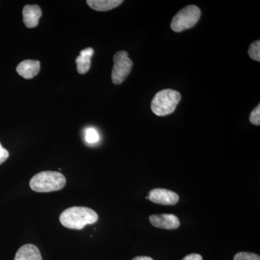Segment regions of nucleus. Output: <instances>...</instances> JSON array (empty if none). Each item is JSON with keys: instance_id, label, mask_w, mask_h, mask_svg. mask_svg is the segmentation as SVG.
I'll use <instances>...</instances> for the list:
<instances>
[{"instance_id": "f257e3e1", "label": "nucleus", "mask_w": 260, "mask_h": 260, "mask_svg": "<svg viewBox=\"0 0 260 260\" xmlns=\"http://www.w3.org/2000/svg\"><path fill=\"white\" fill-rule=\"evenodd\" d=\"M99 219L96 212L86 207H72L59 216L61 225L68 229L81 230L86 225L95 223Z\"/></svg>"}, {"instance_id": "39448f33", "label": "nucleus", "mask_w": 260, "mask_h": 260, "mask_svg": "<svg viewBox=\"0 0 260 260\" xmlns=\"http://www.w3.org/2000/svg\"><path fill=\"white\" fill-rule=\"evenodd\" d=\"M133 61L129 58L128 53L121 51L116 53L114 56V66L112 73V80L115 85L122 83L133 68Z\"/></svg>"}, {"instance_id": "423d86ee", "label": "nucleus", "mask_w": 260, "mask_h": 260, "mask_svg": "<svg viewBox=\"0 0 260 260\" xmlns=\"http://www.w3.org/2000/svg\"><path fill=\"white\" fill-rule=\"evenodd\" d=\"M149 200L153 203L162 205H174L179 202V197L177 193L169 189L157 188L149 192Z\"/></svg>"}, {"instance_id": "20e7f679", "label": "nucleus", "mask_w": 260, "mask_h": 260, "mask_svg": "<svg viewBox=\"0 0 260 260\" xmlns=\"http://www.w3.org/2000/svg\"><path fill=\"white\" fill-rule=\"evenodd\" d=\"M201 11L198 6L189 5L181 9L173 18L171 28L174 32H182L194 27L199 21Z\"/></svg>"}, {"instance_id": "9d476101", "label": "nucleus", "mask_w": 260, "mask_h": 260, "mask_svg": "<svg viewBox=\"0 0 260 260\" xmlns=\"http://www.w3.org/2000/svg\"><path fill=\"white\" fill-rule=\"evenodd\" d=\"M14 260H42V254L37 246L25 244L18 249Z\"/></svg>"}, {"instance_id": "7ed1b4c3", "label": "nucleus", "mask_w": 260, "mask_h": 260, "mask_svg": "<svg viewBox=\"0 0 260 260\" xmlns=\"http://www.w3.org/2000/svg\"><path fill=\"white\" fill-rule=\"evenodd\" d=\"M181 101V94L172 89H164L155 94L151 103L152 112L158 116L172 114Z\"/></svg>"}, {"instance_id": "2eb2a0df", "label": "nucleus", "mask_w": 260, "mask_h": 260, "mask_svg": "<svg viewBox=\"0 0 260 260\" xmlns=\"http://www.w3.org/2000/svg\"><path fill=\"white\" fill-rule=\"evenodd\" d=\"M234 260H260V256L254 253L242 251V252L237 253L234 256Z\"/></svg>"}, {"instance_id": "1a4fd4ad", "label": "nucleus", "mask_w": 260, "mask_h": 260, "mask_svg": "<svg viewBox=\"0 0 260 260\" xmlns=\"http://www.w3.org/2000/svg\"><path fill=\"white\" fill-rule=\"evenodd\" d=\"M40 69V61L31 59L22 61L16 68L18 75L25 79H32L39 74Z\"/></svg>"}, {"instance_id": "4468645a", "label": "nucleus", "mask_w": 260, "mask_h": 260, "mask_svg": "<svg viewBox=\"0 0 260 260\" xmlns=\"http://www.w3.org/2000/svg\"><path fill=\"white\" fill-rule=\"evenodd\" d=\"M85 138L87 143H89V144L96 143L100 140L99 133L93 128H88V129H86Z\"/></svg>"}, {"instance_id": "ddd939ff", "label": "nucleus", "mask_w": 260, "mask_h": 260, "mask_svg": "<svg viewBox=\"0 0 260 260\" xmlns=\"http://www.w3.org/2000/svg\"><path fill=\"white\" fill-rule=\"evenodd\" d=\"M248 52H249V55L251 59L260 61V41H256L251 44Z\"/></svg>"}, {"instance_id": "f3484780", "label": "nucleus", "mask_w": 260, "mask_h": 260, "mask_svg": "<svg viewBox=\"0 0 260 260\" xmlns=\"http://www.w3.org/2000/svg\"><path fill=\"white\" fill-rule=\"evenodd\" d=\"M9 157V152L5 148H3V145L0 143V165L3 164Z\"/></svg>"}, {"instance_id": "6e6552de", "label": "nucleus", "mask_w": 260, "mask_h": 260, "mask_svg": "<svg viewBox=\"0 0 260 260\" xmlns=\"http://www.w3.org/2000/svg\"><path fill=\"white\" fill-rule=\"evenodd\" d=\"M23 23L28 28H34L39 24L42 11L39 5H25L23 10Z\"/></svg>"}, {"instance_id": "6ab92c4d", "label": "nucleus", "mask_w": 260, "mask_h": 260, "mask_svg": "<svg viewBox=\"0 0 260 260\" xmlns=\"http://www.w3.org/2000/svg\"><path fill=\"white\" fill-rule=\"evenodd\" d=\"M133 260H153V259H152L151 257H150V256H136V257H135L134 259H133Z\"/></svg>"}, {"instance_id": "9b49d317", "label": "nucleus", "mask_w": 260, "mask_h": 260, "mask_svg": "<svg viewBox=\"0 0 260 260\" xmlns=\"http://www.w3.org/2000/svg\"><path fill=\"white\" fill-rule=\"evenodd\" d=\"M94 54V50L92 48H87L80 51V55L77 57V70L80 75H84L88 73L91 65V58Z\"/></svg>"}, {"instance_id": "0eeeda50", "label": "nucleus", "mask_w": 260, "mask_h": 260, "mask_svg": "<svg viewBox=\"0 0 260 260\" xmlns=\"http://www.w3.org/2000/svg\"><path fill=\"white\" fill-rule=\"evenodd\" d=\"M149 220L153 226L167 230L177 229L180 225L179 218L173 214L150 215L149 217Z\"/></svg>"}, {"instance_id": "f8f14e48", "label": "nucleus", "mask_w": 260, "mask_h": 260, "mask_svg": "<svg viewBox=\"0 0 260 260\" xmlns=\"http://www.w3.org/2000/svg\"><path fill=\"white\" fill-rule=\"evenodd\" d=\"M87 4L94 10L106 12L117 8L123 3L122 0H88Z\"/></svg>"}, {"instance_id": "f03ea898", "label": "nucleus", "mask_w": 260, "mask_h": 260, "mask_svg": "<svg viewBox=\"0 0 260 260\" xmlns=\"http://www.w3.org/2000/svg\"><path fill=\"white\" fill-rule=\"evenodd\" d=\"M29 184L30 189L37 192H51L63 189L66 178L60 172L45 171L34 176Z\"/></svg>"}, {"instance_id": "dca6fc26", "label": "nucleus", "mask_w": 260, "mask_h": 260, "mask_svg": "<svg viewBox=\"0 0 260 260\" xmlns=\"http://www.w3.org/2000/svg\"><path fill=\"white\" fill-rule=\"evenodd\" d=\"M249 121L254 125L259 126L260 124V104L251 112Z\"/></svg>"}, {"instance_id": "a211bd4d", "label": "nucleus", "mask_w": 260, "mask_h": 260, "mask_svg": "<svg viewBox=\"0 0 260 260\" xmlns=\"http://www.w3.org/2000/svg\"><path fill=\"white\" fill-rule=\"evenodd\" d=\"M182 260H203V256L199 254H190L183 258Z\"/></svg>"}, {"instance_id": "aec40b11", "label": "nucleus", "mask_w": 260, "mask_h": 260, "mask_svg": "<svg viewBox=\"0 0 260 260\" xmlns=\"http://www.w3.org/2000/svg\"><path fill=\"white\" fill-rule=\"evenodd\" d=\"M146 198L147 200H149L148 196H147L146 198Z\"/></svg>"}]
</instances>
